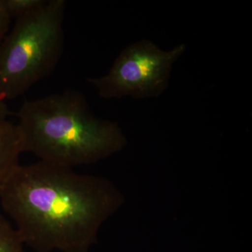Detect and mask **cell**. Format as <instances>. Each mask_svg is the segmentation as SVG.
Returning <instances> with one entry per match:
<instances>
[{"label":"cell","mask_w":252,"mask_h":252,"mask_svg":"<svg viewBox=\"0 0 252 252\" xmlns=\"http://www.w3.org/2000/svg\"><path fill=\"white\" fill-rule=\"evenodd\" d=\"M0 202L26 246L89 252L125 198L107 179L39 160L15 167L0 187Z\"/></svg>","instance_id":"cell-1"},{"label":"cell","mask_w":252,"mask_h":252,"mask_svg":"<svg viewBox=\"0 0 252 252\" xmlns=\"http://www.w3.org/2000/svg\"><path fill=\"white\" fill-rule=\"evenodd\" d=\"M18 118L24 152L58 166L74 169L95 163L127 143L117 123L94 116L84 96L75 91L27 99Z\"/></svg>","instance_id":"cell-2"},{"label":"cell","mask_w":252,"mask_h":252,"mask_svg":"<svg viewBox=\"0 0 252 252\" xmlns=\"http://www.w3.org/2000/svg\"><path fill=\"white\" fill-rule=\"evenodd\" d=\"M64 0L16 18L0 44V100L14 99L54 70L64 44Z\"/></svg>","instance_id":"cell-3"},{"label":"cell","mask_w":252,"mask_h":252,"mask_svg":"<svg viewBox=\"0 0 252 252\" xmlns=\"http://www.w3.org/2000/svg\"><path fill=\"white\" fill-rule=\"evenodd\" d=\"M186 49L180 44L164 51L152 41H136L123 50L107 74L88 82L102 99L157 98L168 88L172 67Z\"/></svg>","instance_id":"cell-4"},{"label":"cell","mask_w":252,"mask_h":252,"mask_svg":"<svg viewBox=\"0 0 252 252\" xmlns=\"http://www.w3.org/2000/svg\"><path fill=\"white\" fill-rule=\"evenodd\" d=\"M24 152L22 137L17 124L0 122V187L18 165L20 155Z\"/></svg>","instance_id":"cell-5"},{"label":"cell","mask_w":252,"mask_h":252,"mask_svg":"<svg viewBox=\"0 0 252 252\" xmlns=\"http://www.w3.org/2000/svg\"><path fill=\"white\" fill-rule=\"evenodd\" d=\"M14 225L0 215V252H27Z\"/></svg>","instance_id":"cell-6"},{"label":"cell","mask_w":252,"mask_h":252,"mask_svg":"<svg viewBox=\"0 0 252 252\" xmlns=\"http://www.w3.org/2000/svg\"><path fill=\"white\" fill-rule=\"evenodd\" d=\"M5 9L10 18H19L39 9L46 0H2Z\"/></svg>","instance_id":"cell-7"},{"label":"cell","mask_w":252,"mask_h":252,"mask_svg":"<svg viewBox=\"0 0 252 252\" xmlns=\"http://www.w3.org/2000/svg\"><path fill=\"white\" fill-rule=\"evenodd\" d=\"M11 19L7 11L5 9L2 0H0V44L7 34Z\"/></svg>","instance_id":"cell-8"},{"label":"cell","mask_w":252,"mask_h":252,"mask_svg":"<svg viewBox=\"0 0 252 252\" xmlns=\"http://www.w3.org/2000/svg\"><path fill=\"white\" fill-rule=\"evenodd\" d=\"M11 114L7 105H6L5 102L2 100H0V122L2 121L7 120V118Z\"/></svg>","instance_id":"cell-9"}]
</instances>
